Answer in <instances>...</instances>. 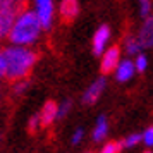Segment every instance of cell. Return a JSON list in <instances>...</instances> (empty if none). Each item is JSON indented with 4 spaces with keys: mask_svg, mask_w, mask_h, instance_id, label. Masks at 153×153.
Returning <instances> with one entry per match:
<instances>
[{
    "mask_svg": "<svg viewBox=\"0 0 153 153\" xmlns=\"http://www.w3.org/2000/svg\"><path fill=\"white\" fill-rule=\"evenodd\" d=\"M107 132H108L107 119H105V115H100L97 126H95V129H93V139H95V141H102V139L107 136Z\"/></svg>",
    "mask_w": 153,
    "mask_h": 153,
    "instance_id": "obj_13",
    "label": "cell"
},
{
    "mask_svg": "<svg viewBox=\"0 0 153 153\" xmlns=\"http://www.w3.org/2000/svg\"><path fill=\"white\" fill-rule=\"evenodd\" d=\"M124 50H126V53H127V55H132V57H136L138 53H141V52H143V48H141V45H139L136 35L126 36V40H124Z\"/></svg>",
    "mask_w": 153,
    "mask_h": 153,
    "instance_id": "obj_12",
    "label": "cell"
},
{
    "mask_svg": "<svg viewBox=\"0 0 153 153\" xmlns=\"http://www.w3.org/2000/svg\"><path fill=\"white\" fill-rule=\"evenodd\" d=\"M141 138H143V141H145L146 146H152V143H153V129L152 127H148V129L141 134Z\"/></svg>",
    "mask_w": 153,
    "mask_h": 153,
    "instance_id": "obj_20",
    "label": "cell"
},
{
    "mask_svg": "<svg viewBox=\"0 0 153 153\" xmlns=\"http://www.w3.org/2000/svg\"><path fill=\"white\" fill-rule=\"evenodd\" d=\"M139 141H141V134H131V136H127L124 141H120L119 145L126 146V148H132L134 145H138Z\"/></svg>",
    "mask_w": 153,
    "mask_h": 153,
    "instance_id": "obj_16",
    "label": "cell"
},
{
    "mask_svg": "<svg viewBox=\"0 0 153 153\" xmlns=\"http://www.w3.org/2000/svg\"><path fill=\"white\" fill-rule=\"evenodd\" d=\"M81 139H83V129H77L74 132V136H72V145H77Z\"/></svg>",
    "mask_w": 153,
    "mask_h": 153,
    "instance_id": "obj_22",
    "label": "cell"
},
{
    "mask_svg": "<svg viewBox=\"0 0 153 153\" xmlns=\"http://www.w3.org/2000/svg\"><path fill=\"white\" fill-rule=\"evenodd\" d=\"M0 77H4V55H2V48H0Z\"/></svg>",
    "mask_w": 153,
    "mask_h": 153,
    "instance_id": "obj_23",
    "label": "cell"
},
{
    "mask_svg": "<svg viewBox=\"0 0 153 153\" xmlns=\"http://www.w3.org/2000/svg\"><path fill=\"white\" fill-rule=\"evenodd\" d=\"M120 62V48L119 47H107L102 53V72H114L117 64Z\"/></svg>",
    "mask_w": 153,
    "mask_h": 153,
    "instance_id": "obj_6",
    "label": "cell"
},
{
    "mask_svg": "<svg viewBox=\"0 0 153 153\" xmlns=\"http://www.w3.org/2000/svg\"><path fill=\"white\" fill-rule=\"evenodd\" d=\"M28 86H29V81H28V79H19V81H14L12 90H14L16 95H22L24 91L28 90Z\"/></svg>",
    "mask_w": 153,
    "mask_h": 153,
    "instance_id": "obj_17",
    "label": "cell"
},
{
    "mask_svg": "<svg viewBox=\"0 0 153 153\" xmlns=\"http://www.w3.org/2000/svg\"><path fill=\"white\" fill-rule=\"evenodd\" d=\"M40 127V115L36 114V115H33V117L29 119V126H28V129H29V132H35L36 129Z\"/></svg>",
    "mask_w": 153,
    "mask_h": 153,
    "instance_id": "obj_21",
    "label": "cell"
},
{
    "mask_svg": "<svg viewBox=\"0 0 153 153\" xmlns=\"http://www.w3.org/2000/svg\"><path fill=\"white\" fill-rule=\"evenodd\" d=\"M38 21L42 22L43 29H50L55 19V4L53 0H33V9H31Z\"/></svg>",
    "mask_w": 153,
    "mask_h": 153,
    "instance_id": "obj_4",
    "label": "cell"
},
{
    "mask_svg": "<svg viewBox=\"0 0 153 153\" xmlns=\"http://www.w3.org/2000/svg\"><path fill=\"white\" fill-rule=\"evenodd\" d=\"M40 115V126H50L53 124V120H57V103L55 102H52V100H48L47 103L43 105L42 112L38 114Z\"/></svg>",
    "mask_w": 153,
    "mask_h": 153,
    "instance_id": "obj_11",
    "label": "cell"
},
{
    "mask_svg": "<svg viewBox=\"0 0 153 153\" xmlns=\"http://www.w3.org/2000/svg\"><path fill=\"white\" fill-rule=\"evenodd\" d=\"M71 105H72L71 100H65L62 105H57V119L65 117V115H67V112L71 110Z\"/></svg>",
    "mask_w": 153,
    "mask_h": 153,
    "instance_id": "obj_18",
    "label": "cell"
},
{
    "mask_svg": "<svg viewBox=\"0 0 153 153\" xmlns=\"http://www.w3.org/2000/svg\"><path fill=\"white\" fill-rule=\"evenodd\" d=\"M136 38H138V42L143 50L152 47V43H153V19L152 17H146L145 21H143Z\"/></svg>",
    "mask_w": 153,
    "mask_h": 153,
    "instance_id": "obj_8",
    "label": "cell"
},
{
    "mask_svg": "<svg viewBox=\"0 0 153 153\" xmlns=\"http://www.w3.org/2000/svg\"><path fill=\"white\" fill-rule=\"evenodd\" d=\"M119 150H120V145L119 143H108V145H105L102 148L100 153H119Z\"/></svg>",
    "mask_w": 153,
    "mask_h": 153,
    "instance_id": "obj_19",
    "label": "cell"
},
{
    "mask_svg": "<svg viewBox=\"0 0 153 153\" xmlns=\"http://www.w3.org/2000/svg\"><path fill=\"white\" fill-rule=\"evenodd\" d=\"M145 153H152V152H145Z\"/></svg>",
    "mask_w": 153,
    "mask_h": 153,
    "instance_id": "obj_24",
    "label": "cell"
},
{
    "mask_svg": "<svg viewBox=\"0 0 153 153\" xmlns=\"http://www.w3.org/2000/svg\"><path fill=\"white\" fill-rule=\"evenodd\" d=\"M105 77H98V79H95L93 83L86 88V91H84L83 95V103L86 105H93L95 102H97L98 98L102 97V93H103L105 90Z\"/></svg>",
    "mask_w": 153,
    "mask_h": 153,
    "instance_id": "obj_7",
    "label": "cell"
},
{
    "mask_svg": "<svg viewBox=\"0 0 153 153\" xmlns=\"http://www.w3.org/2000/svg\"><path fill=\"white\" fill-rule=\"evenodd\" d=\"M45 31L42 22L38 21V17L31 9H22L19 14L16 16L12 21V26L9 29L7 40L10 45H17V47H31L35 45L42 33Z\"/></svg>",
    "mask_w": 153,
    "mask_h": 153,
    "instance_id": "obj_2",
    "label": "cell"
},
{
    "mask_svg": "<svg viewBox=\"0 0 153 153\" xmlns=\"http://www.w3.org/2000/svg\"><path fill=\"white\" fill-rule=\"evenodd\" d=\"M26 9V0H0V40L7 38L16 16Z\"/></svg>",
    "mask_w": 153,
    "mask_h": 153,
    "instance_id": "obj_3",
    "label": "cell"
},
{
    "mask_svg": "<svg viewBox=\"0 0 153 153\" xmlns=\"http://www.w3.org/2000/svg\"><path fill=\"white\" fill-rule=\"evenodd\" d=\"M110 38H112L110 26H108V24H102V26L95 31V35H93V52H95L97 55H102L105 52V48L108 47Z\"/></svg>",
    "mask_w": 153,
    "mask_h": 153,
    "instance_id": "obj_5",
    "label": "cell"
},
{
    "mask_svg": "<svg viewBox=\"0 0 153 153\" xmlns=\"http://www.w3.org/2000/svg\"><path fill=\"white\" fill-rule=\"evenodd\" d=\"M114 72H115V77H117L119 83H126L134 76L136 69H134V64H132L131 59H120V62L117 64Z\"/></svg>",
    "mask_w": 153,
    "mask_h": 153,
    "instance_id": "obj_9",
    "label": "cell"
},
{
    "mask_svg": "<svg viewBox=\"0 0 153 153\" xmlns=\"http://www.w3.org/2000/svg\"><path fill=\"white\" fill-rule=\"evenodd\" d=\"M138 12L143 19L152 17V0H138Z\"/></svg>",
    "mask_w": 153,
    "mask_h": 153,
    "instance_id": "obj_14",
    "label": "cell"
},
{
    "mask_svg": "<svg viewBox=\"0 0 153 153\" xmlns=\"http://www.w3.org/2000/svg\"><path fill=\"white\" fill-rule=\"evenodd\" d=\"M2 55H4V77L10 81L26 79L38 60V55L31 47L9 45L7 48H2Z\"/></svg>",
    "mask_w": 153,
    "mask_h": 153,
    "instance_id": "obj_1",
    "label": "cell"
},
{
    "mask_svg": "<svg viewBox=\"0 0 153 153\" xmlns=\"http://www.w3.org/2000/svg\"><path fill=\"white\" fill-rule=\"evenodd\" d=\"M132 64H134V69L138 71V72H145L146 67H148V59H146V55L141 52V53L136 55V60H132Z\"/></svg>",
    "mask_w": 153,
    "mask_h": 153,
    "instance_id": "obj_15",
    "label": "cell"
},
{
    "mask_svg": "<svg viewBox=\"0 0 153 153\" xmlns=\"http://www.w3.org/2000/svg\"><path fill=\"white\" fill-rule=\"evenodd\" d=\"M59 14L64 21H74L79 14V2L77 0H62L59 5Z\"/></svg>",
    "mask_w": 153,
    "mask_h": 153,
    "instance_id": "obj_10",
    "label": "cell"
}]
</instances>
